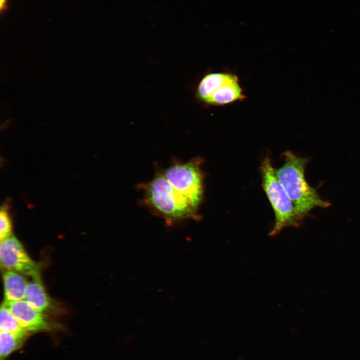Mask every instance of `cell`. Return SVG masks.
Returning <instances> with one entry per match:
<instances>
[{
    "label": "cell",
    "mask_w": 360,
    "mask_h": 360,
    "mask_svg": "<svg viewBox=\"0 0 360 360\" xmlns=\"http://www.w3.org/2000/svg\"><path fill=\"white\" fill-rule=\"evenodd\" d=\"M28 336L26 334H14L0 331V356L4 360L10 353L20 346Z\"/></svg>",
    "instance_id": "30bf717a"
},
{
    "label": "cell",
    "mask_w": 360,
    "mask_h": 360,
    "mask_svg": "<svg viewBox=\"0 0 360 360\" xmlns=\"http://www.w3.org/2000/svg\"><path fill=\"white\" fill-rule=\"evenodd\" d=\"M196 96L203 104L223 106L244 100V94L238 76L230 72H210L198 82Z\"/></svg>",
    "instance_id": "5b68a950"
},
{
    "label": "cell",
    "mask_w": 360,
    "mask_h": 360,
    "mask_svg": "<svg viewBox=\"0 0 360 360\" xmlns=\"http://www.w3.org/2000/svg\"><path fill=\"white\" fill-rule=\"evenodd\" d=\"M5 300L24 299L28 282L22 274L8 270L3 275Z\"/></svg>",
    "instance_id": "ba28073f"
},
{
    "label": "cell",
    "mask_w": 360,
    "mask_h": 360,
    "mask_svg": "<svg viewBox=\"0 0 360 360\" xmlns=\"http://www.w3.org/2000/svg\"><path fill=\"white\" fill-rule=\"evenodd\" d=\"M202 160L196 158L184 163L170 166L162 172L176 191L198 210L204 197Z\"/></svg>",
    "instance_id": "277c9868"
},
{
    "label": "cell",
    "mask_w": 360,
    "mask_h": 360,
    "mask_svg": "<svg viewBox=\"0 0 360 360\" xmlns=\"http://www.w3.org/2000/svg\"><path fill=\"white\" fill-rule=\"evenodd\" d=\"M12 234V220L8 211V206L3 204L0 210V240H2L10 236Z\"/></svg>",
    "instance_id": "7c38bea8"
},
{
    "label": "cell",
    "mask_w": 360,
    "mask_h": 360,
    "mask_svg": "<svg viewBox=\"0 0 360 360\" xmlns=\"http://www.w3.org/2000/svg\"><path fill=\"white\" fill-rule=\"evenodd\" d=\"M27 332H37L48 329L50 324L40 312L24 299L4 300L3 303Z\"/></svg>",
    "instance_id": "52a82bcc"
},
{
    "label": "cell",
    "mask_w": 360,
    "mask_h": 360,
    "mask_svg": "<svg viewBox=\"0 0 360 360\" xmlns=\"http://www.w3.org/2000/svg\"><path fill=\"white\" fill-rule=\"evenodd\" d=\"M8 0H0V12L2 13L8 10Z\"/></svg>",
    "instance_id": "4fadbf2b"
},
{
    "label": "cell",
    "mask_w": 360,
    "mask_h": 360,
    "mask_svg": "<svg viewBox=\"0 0 360 360\" xmlns=\"http://www.w3.org/2000/svg\"><path fill=\"white\" fill-rule=\"evenodd\" d=\"M262 188L274 214V224L269 235L274 236L286 227H298L302 219L280 182L272 160L266 157L260 166Z\"/></svg>",
    "instance_id": "3957f363"
},
{
    "label": "cell",
    "mask_w": 360,
    "mask_h": 360,
    "mask_svg": "<svg viewBox=\"0 0 360 360\" xmlns=\"http://www.w3.org/2000/svg\"><path fill=\"white\" fill-rule=\"evenodd\" d=\"M0 259L2 266L7 270L33 278L40 277L39 264L30 257L20 242L14 236L0 241Z\"/></svg>",
    "instance_id": "8992f818"
},
{
    "label": "cell",
    "mask_w": 360,
    "mask_h": 360,
    "mask_svg": "<svg viewBox=\"0 0 360 360\" xmlns=\"http://www.w3.org/2000/svg\"><path fill=\"white\" fill-rule=\"evenodd\" d=\"M24 300L40 312L47 310L50 306V300L48 296L40 277L33 278L26 288Z\"/></svg>",
    "instance_id": "9c48e42d"
},
{
    "label": "cell",
    "mask_w": 360,
    "mask_h": 360,
    "mask_svg": "<svg viewBox=\"0 0 360 360\" xmlns=\"http://www.w3.org/2000/svg\"><path fill=\"white\" fill-rule=\"evenodd\" d=\"M0 331L14 334H26L27 332L19 324L6 306L2 304L0 310Z\"/></svg>",
    "instance_id": "8fae6325"
},
{
    "label": "cell",
    "mask_w": 360,
    "mask_h": 360,
    "mask_svg": "<svg viewBox=\"0 0 360 360\" xmlns=\"http://www.w3.org/2000/svg\"><path fill=\"white\" fill-rule=\"evenodd\" d=\"M146 204L165 220L168 224L187 220H198V211L178 194L162 172L157 174L146 186Z\"/></svg>",
    "instance_id": "7a4b0ae2"
},
{
    "label": "cell",
    "mask_w": 360,
    "mask_h": 360,
    "mask_svg": "<svg viewBox=\"0 0 360 360\" xmlns=\"http://www.w3.org/2000/svg\"><path fill=\"white\" fill-rule=\"evenodd\" d=\"M283 156L284 163L276 170V174L300 218L303 219L315 208L329 207L330 204L322 200L306 180L304 170L309 159L290 150L284 152Z\"/></svg>",
    "instance_id": "6da1fadb"
}]
</instances>
